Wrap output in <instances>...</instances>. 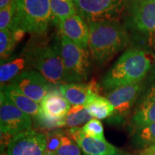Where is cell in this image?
Segmentation results:
<instances>
[{
    "mask_svg": "<svg viewBox=\"0 0 155 155\" xmlns=\"http://www.w3.org/2000/svg\"><path fill=\"white\" fill-rule=\"evenodd\" d=\"M139 155H143V154H141V153H140V154H139Z\"/></svg>",
    "mask_w": 155,
    "mask_h": 155,
    "instance_id": "d6a6232c",
    "label": "cell"
},
{
    "mask_svg": "<svg viewBox=\"0 0 155 155\" xmlns=\"http://www.w3.org/2000/svg\"><path fill=\"white\" fill-rule=\"evenodd\" d=\"M65 132L60 130H53L46 134L47 136V148L46 152L56 153L62 142Z\"/></svg>",
    "mask_w": 155,
    "mask_h": 155,
    "instance_id": "4316f807",
    "label": "cell"
},
{
    "mask_svg": "<svg viewBox=\"0 0 155 155\" xmlns=\"http://www.w3.org/2000/svg\"><path fill=\"white\" fill-rule=\"evenodd\" d=\"M152 55L146 50L131 49L120 56L102 81L106 90L139 83L152 66Z\"/></svg>",
    "mask_w": 155,
    "mask_h": 155,
    "instance_id": "7a4b0ae2",
    "label": "cell"
},
{
    "mask_svg": "<svg viewBox=\"0 0 155 155\" xmlns=\"http://www.w3.org/2000/svg\"><path fill=\"white\" fill-rule=\"evenodd\" d=\"M127 22L135 38L155 50V0H134Z\"/></svg>",
    "mask_w": 155,
    "mask_h": 155,
    "instance_id": "5b68a950",
    "label": "cell"
},
{
    "mask_svg": "<svg viewBox=\"0 0 155 155\" xmlns=\"http://www.w3.org/2000/svg\"><path fill=\"white\" fill-rule=\"evenodd\" d=\"M71 2H72L75 5V7H76V6H77V5L78 4V2H79V0H71Z\"/></svg>",
    "mask_w": 155,
    "mask_h": 155,
    "instance_id": "4dcf8cb0",
    "label": "cell"
},
{
    "mask_svg": "<svg viewBox=\"0 0 155 155\" xmlns=\"http://www.w3.org/2000/svg\"><path fill=\"white\" fill-rule=\"evenodd\" d=\"M99 85L93 79L88 83H71L60 86V91L72 105H85L93 94H99Z\"/></svg>",
    "mask_w": 155,
    "mask_h": 155,
    "instance_id": "9a60e30c",
    "label": "cell"
},
{
    "mask_svg": "<svg viewBox=\"0 0 155 155\" xmlns=\"http://www.w3.org/2000/svg\"><path fill=\"white\" fill-rule=\"evenodd\" d=\"M46 148V134L30 129L12 137L6 155H45Z\"/></svg>",
    "mask_w": 155,
    "mask_h": 155,
    "instance_id": "30bf717a",
    "label": "cell"
},
{
    "mask_svg": "<svg viewBox=\"0 0 155 155\" xmlns=\"http://www.w3.org/2000/svg\"><path fill=\"white\" fill-rule=\"evenodd\" d=\"M12 0H0V9H3L10 3Z\"/></svg>",
    "mask_w": 155,
    "mask_h": 155,
    "instance_id": "f546056e",
    "label": "cell"
},
{
    "mask_svg": "<svg viewBox=\"0 0 155 155\" xmlns=\"http://www.w3.org/2000/svg\"><path fill=\"white\" fill-rule=\"evenodd\" d=\"M28 65H30V63L26 55L24 57L15 58L7 63H2L0 66L1 88L5 86L6 83H9L17 75L28 70L27 68Z\"/></svg>",
    "mask_w": 155,
    "mask_h": 155,
    "instance_id": "ac0fdd59",
    "label": "cell"
},
{
    "mask_svg": "<svg viewBox=\"0 0 155 155\" xmlns=\"http://www.w3.org/2000/svg\"><path fill=\"white\" fill-rule=\"evenodd\" d=\"M45 155H59L57 153H49V152H46Z\"/></svg>",
    "mask_w": 155,
    "mask_h": 155,
    "instance_id": "1f68e13d",
    "label": "cell"
},
{
    "mask_svg": "<svg viewBox=\"0 0 155 155\" xmlns=\"http://www.w3.org/2000/svg\"><path fill=\"white\" fill-rule=\"evenodd\" d=\"M133 143L135 147L143 150L155 144V122L136 130Z\"/></svg>",
    "mask_w": 155,
    "mask_h": 155,
    "instance_id": "7402d4cb",
    "label": "cell"
},
{
    "mask_svg": "<svg viewBox=\"0 0 155 155\" xmlns=\"http://www.w3.org/2000/svg\"><path fill=\"white\" fill-rule=\"evenodd\" d=\"M89 114L97 119H104L115 113L114 106L105 97L93 94L85 104Z\"/></svg>",
    "mask_w": 155,
    "mask_h": 155,
    "instance_id": "d6986e66",
    "label": "cell"
},
{
    "mask_svg": "<svg viewBox=\"0 0 155 155\" xmlns=\"http://www.w3.org/2000/svg\"><path fill=\"white\" fill-rule=\"evenodd\" d=\"M61 35L66 36L77 45L88 49L89 42L88 24L78 15H73L59 23Z\"/></svg>",
    "mask_w": 155,
    "mask_h": 155,
    "instance_id": "5bb4252c",
    "label": "cell"
},
{
    "mask_svg": "<svg viewBox=\"0 0 155 155\" xmlns=\"http://www.w3.org/2000/svg\"><path fill=\"white\" fill-rule=\"evenodd\" d=\"M125 0H79L77 12L88 22L118 21Z\"/></svg>",
    "mask_w": 155,
    "mask_h": 155,
    "instance_id": "9c48e42d",
    "label": "cell"
},
{
    "mask_svg": "<svg viewBox=\"0 0 155 155\" xmlns=\"http://www.w3.org/2000/svg\"><path fill=\"white\" fill-rule=\"evenodd\" d=\"M144 98H148V99L155 100V82L153 83L150 88L148 89L146 95H145Z\"/></svg>",
    "mask_w": 155,
    "mask_h": 155,
    "instance_id": "83f0119b",
    "label": "cell"
},
{
    "mask_svg": "<svg viewBox=\"0 0 155 155\" xmlns=\"http://www.w3.org/2000/svg\"><path fill=\"white\" fill-rule=\"evenodd\" d=\"M141 154L143 155H155V144L143 150Z\"/></svg>",
    "mask_w": 155,
    "mask_h": 155,
    "instance_id": "f1b7e54d",
    "label": "cell"
},
{
    "mask_svg": "<svg viewBox=\"0 0 155 155\" xmlns=\"http://www.w3.org/2000/svg\"><path fill=\"white\" fill-rule=\"evenodd\" d=\"M88 24L89 50L98 65L107 63L127 47L129 36L124 27L118 21L90 22Z\"/></svg>",
    "mask_w": 155,
    "mask_h": 155,
    "instance_id": "6da1fadb",
    "label": "cell"
},
{
    "mask_svg": "<svg viewBox=\"0 0 155 155\" xmlns=\"http://www.w3.org/2000/svg\"><path fill=\"white\" fill-rule=\"evenodd\" d=\"M17 9V0H12L8 5L0 10V30L10 29Z\"/></svg>",
    "mask_w": 155,
    "mask_h": 155,
    "instance_id": "cb8c5ba5",
    "label": "cell"
},
{
    "mask_svg": "<svg viewBox=\"0 0 155 155\" xmlns=\"http://www.w3.org/2000/svg\"><path fill=\"white\" fill-rule=\"evenodd\" d=\"M67 134L75 141L84 155H116L119 150L106 141L98 140L87 136L82 128L73 127Z\"/></svg>",
    "mask_w": 155,
    "mask_h": 155,
    "instance_id": "7c38bea8",
    "label": "cell"
},
{
    "mask_svg": "<svg viewBox=\"0 0 155 155\" xmlns=\"http://www.w3.org/2000/svg\"><path fill=\"white\" fill-rule=\"evenodd\" d=\"M60 43L68 83H81L87 80L91 70L88 49L77 45L63 35Z\"/></svg>",
    "mask_w": 155,
    "mask_h": 155,
    "instance_id": "8992f818",
    "label": "cell"
},
{
    "mask_svg": "<svg viewBox=\"0 0 155 155\" xmlns=\"http://www.w3.org/2000/svg\"><path fill=\"white\" fill-rule=\"evenodd\" d=\"M71 108L60 91H51L46 94L40 103V114L36 119L46 129L65 127V119Z\"/></svg>",
    "mask_w": 155,
    "mask_h": 155,
    "instance_id": "ba28073f",
    "label": "cell"
},
{
    "mask_svg": "<svg viewBox=\"0 0 155 155\" xmlns=\"http://www.w3.org/2000/svg\"><path fill=\"white\" fill-rule=\"evenodd\" d=\"M81 151L75 141L65 133L62 138L61 146L56 153L59 155H82Z\"/></svg>",
    "mask_w": 155,
    "mask_h": 155,
    "instance_id": "484cf974",
    "label": "cell"
},
{
    "mask_svg": "<svg viewBox=\"0 0 155 155\" xmlns=\"http://www.w3.org/2000/svg\"><path fill=\"white\" fill-rule=\"evenodd\" d=\"M116 155H121V154H116Z\"/></svg>",
    "mask_w": 155,
    "mask_h": 155,
    "instance_id": "836d02e7",
    "label": "cell"
},
{
    "mask_svg": "<svg viewBox=\"0 0 155 155\" xmlns=\"http://www.w3.org/2000/svg\"><path fill=\"white\" fill-rule=\"evenodd\" d=\"M83 131L88 137L98 140L106 141L104 137L102 123L97 119H92L82 127Z\"/></svg>",
    "mask_w": 155,
    "mask_h": 155,
    "instance_id": "d4e9b609",
    "label": "cell"
},
{
    "mask_svg": "<svg viewBox=\"0 0 155 155\" xmlns=\"http://www.w3.org/2000/svg\"><path fill=\"white\" fill-rule=\"evenodd\" d=\"M92 119L93 117L87 111L84 105H72L64 119L65 127H78L86 124Z\"/></svg>",
    "mask_w": 155,
    "mask_h": 155,
    "instance_id": "44dd1931",
    "label": "cell"
},
{
    "mask_svg": "<svg viewBox=\"0 0 155 155\" xmlns=\"http://www.w3.org/2000/svg\"><path fill=\"white\" fill-rule=\"evenodd\" d=\"M2 91L21 111L35 119L40 115V105H39L38 103L25 96L15 86L12 85H7L3 87V90Z\"/></svg>",
    "mask_w": 155,
    "mask_h": 155,
    "instance_id": "2e32d148",
    "label": "cell"
},
{
    "mask_svg": "<svg viewBox=\"0 0 155 155\" xmlns=\"http://www.w3.org/2000/svg\"><path fill=\"white\" fill-rule=\"evenodd\" d=\"M0 124L2 143L9 144L10 139L17 134L31 129V116L21 111L12 101L1 91Z\"/></svg>",
    "mask_w": 155,
    "mask_h": 155,
    "instance_id": "52a82bcc",
    "label": "cell"
},
{
    "mask_svg": "<svg viewBox=\"0 0 155 155\" xmlns=\"http://www.w3.org/2000/svg\"><path fill=\"white\" fill-rule=\"evenodd\" d=\"M48 81L37 71L28 69L15 78L8 85H12L25 96L40 104L49 90Z\"/></svg>",
    "mask_w": 155,
    "mask_h": 155,
    "instance_id": "8fae6325",
    "label": "cell"
},
{
    "mask_svg": "<svg viewBox=\"0 0 155 155\" xmlns=\"http://www.w3.org/2000/svg\"><path fill=\"white\" fill-rule=\"evenodd\" d=\"M52 20L50 0H17L11 28H19L30 34L42 35L48 31Z\"/></svg>",
    "mask_w": 155,
    "mask_h": 155,
    "instance_id": "3957f363",
    "label": "cell"
},
{
    "mask_svg": "<svg viewBox=\"0 0 155 155\" xmlns=\"http://www.w3.org/2000/svg\"><path fill=\"white\" fill-rule=\"evenodd\" d=\"M141 87V83L119 87L110 91L106 98L114 106L115 113L125 115L137 101Z\"/></svg>",
    "mask_w": 155,
    "mask_h": 155,
    "instance_id": "4fadbf2b",
    "label": "cell"
},
{
    "mask_svg": "<svg viewBox=\"0 0 155 155\" xmlns=\"http://www.w3.org/2000/svg\"><path fill=\"white\" fill-rule=\"evenodd\" d=\"M53 20L59 24L65 19L77 15V9L71 0H50Z\"/></svg>",
    "mask_w": 155,
    "mask_h": 155,
    "instance_id": "ffe728a7",
    "label": "cell"
},
{
    "mask_svg": "<svg viewBox=\"0 0 155 155\" xmlns=\"http://www.w3.org/2000/svg\"><path fill=\"white\" fill-rule=\"evenodd\" d=\"M17 45L13 38L11 29L0 31V55L2 61L10 55Z\"/></svg>",
    "mask_w": 155,
    "mask_h": 155,
    "instance_id": "603a6c76",
    "label": "cell"
},
{
    "mask_svg": "<svg viewBox=\"0 0 155 155\" xmlns=\"http://www.w3.org/2000/svg\"><path fill=\"white\" fill-rule=\"evenodd\" d=\"M25 55L30 65L42 74L49 83H68L60 42L32 48Z\"/></svg>",
    "mask_w": 155,
    "mask_h": 155,
    "instance_id": "277c9868",
    "label": "cell"
},
{
    "mask_svg": "<svg viewBox=\"0 0 155 155\" xmlns=\"http://www.w3.org/2000/svg\"><path fill=\"white\" fill-rule=\"evenodd\" d=\"M134 130L155 122V100L144 98L131 117Z\"/></svg>",
    "mask_w": 155,
    "mask_h": 155,
    "instance_id": "e0dca14e",
    "label": "cell"
}]
</instances>
